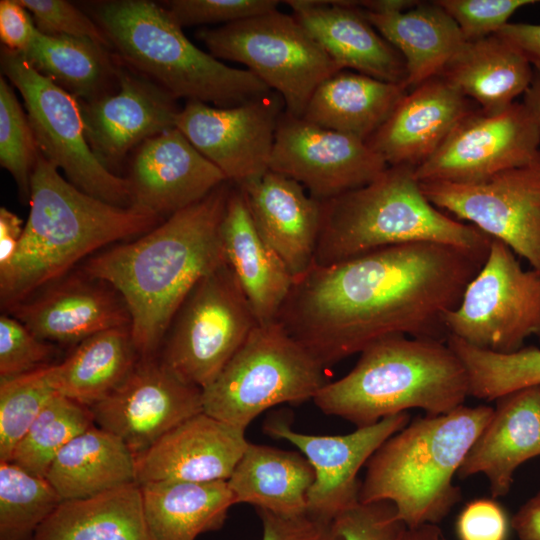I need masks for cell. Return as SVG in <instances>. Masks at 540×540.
<instances>
[{
    "label": "cell",
    "instance_id": "cell-1",
    "mask_svg": "<svg viewBox=\"0 0 540 540\" xmlns=\"http://www.w3.org/2000/svg\"><path fill=\"white\" fill-rule=\"evenodd\" d=\"M487 255L414 242L313 264L294 280L277 321L325 368L390 335L446 342L445 318Z\"/></svg>",
    "mask_w": 540,
    "mask_h": 540
},
{
    "label": "cell",
    "instance_id": "cell-2",
    "mask_svg": "<svg viewBox=\"0 0 540 540\" xmlns=\"http://www.w3.org/2000/svg\"><path fill=\"white\" fill-rule=\"evenodd\" d=\"M233 184L224 182L139 238L89 257L81 271L110 285L130 315L139 357H154L193 287L227 263L222 222Z\"/></svg>",
    "mask_w": 540,
    "mask_h": 540
},
{
    "label": "cell",
    "instance_id": "cell-3",
    "mask_svg": "<svg viewBox=\"0 0 540 540\" xmlns=\"http://www.w3.org/2000/svg\"><path fill=\"white\" fill-rule=\"evenodd\" d=\"M30 211L18 249L0 269L4 309L67 275L82 259L141 236L163 220L92 197L62 177L39 151L30 181Z\"/></svg>",
    "mask_w": 540,
    "mask_h": 540
},
{
    "label": "cell",
    "instance_id": "cell-4",
    "mask_svg": "<svg viewBox=\"0 0 540 540\" xmlns=\"http://www.w3.org/2000/svg\"><path fill=\"white\" fill-rule=\"evenodd\" d=\"M468 396L467 370L446 342L398 334L364 348L353 369L313 401L324 414L363 427L412 408L445 414Z\"/></svg>",
    "mask_w": 540,
    "mask_h": 540
},
{
    "label": "cell",
    "instance_id": "cell-5",
    "mask_svg": "<svg viewBox=\"0 0 540 540\" xmlns=\"http://www.w3.org/2000/svg\"><path fill=\"white\" fill-rule=\"evenodd\" d=\"M493 412L462 405L409 422L366 463L359 501H390L408 529L439 523L461 499L453 479Z\"/></svg>",
    "mask_w": 540,
    "mask_h": 540
},
{
    "label": "cell",
    "instance_id": "cell-6",
    "mask_svg": "<svg viewBox=\"0 0 540 540\" xmlns=\"http://www.w3.org/2000/svg\"><path fill=\"white\" fill-rule=\"evenodd\" d=\"M414 167L388 166L372 182L321 202L314 263L327 266L393 245L434 242L488 253L492 237L454 220L421 191Z\"/></svg>",
    "mask_w": 540,
    "mask_h": 540
},
{
    "label": "cell",
    "instance_id": "cell-7",
    "mask_svg": "<svg viewBox=\"0 0 540 540\" xmlns=\"http://www.w3.org/2000/svg\"><path fill=\"white\" fill-rule=\"evenodd\" d=\"M94 15L118 56L176 99L232 107L272 91L249 70L199 49L155 2L106 1Z\"/></svg>",
    "mask_w": 540,
    "mask_h": 540
},
{
    "label": "cell",
    "instance_id": "cell-8",
    "mask_svg": "<svg viewBox=\"0 0 540 540\" xmlns=\"http://www.w3.org/2000/svg\"><path fill=\"white\" fill-rule=\"evenodd\" d=\"M324 370L279 321L258 323L202 390L203 412L246 430L271 407L313 400L327 383Z\"/></svg>",
    "mask_w": 540,
    "mask_h": 540
},
{
    "label": "cell",
    "instance_id": "cell-9",
    "mask_svg": "<svg viewBox=\"0 0 540 540\" xmlns=\"http://www.w3.org/2000/svg\"><path fill=\"white\" fill-rule=\"evenodd\" d=\"M217 59L247 67L278 93L285 112L302 117L317 86L341 71L293 16L274 10L217 28L196 32Z\"/></svg>",
    "mask_w": 540,
    "mask_h": 540
},
{
    "label": "cell",
    "instance_id": "cell-10",
    "mask_svg": "<svg viewBox=\"0 0 540 540\" xmlns=\"http://www.w3.org/2000/svg\"><path fill=\"white\" fill-rule=\"evenodd\" d=\"M258 324L227 263L204 276L174 316L160 361L182 381L210 385Z\"/></svg>",
    "mask_w": 540,
    "mask_h": 540
},
{
    "label": "cell",
    "instance_id": "cell-11",
    "mask_svg": "<svg viewBox=\"0 0 540 540\" xmlns=\"http://www.w3.org/2000/svg\"><path fill=\"white\" fill-rule=\"evenodd\" d=\"M1 68L20 92L41 154L76 188L102 201L130 207V186L90 148L77 98L36 71L24 57L1 49Z\"/></svg>",
    "mask_w": 540,
    "mask_h": 540
},
{
    "label": "cell",
    "instance_id": "cell-12",
    "mask_svg": "<svg viewBox=\"0 0 540 540\" xmlns=\"http://www.w3.org/2000/svg\"><path fill=\"white\" fill-rule=\"evenodd\" d=\"M448 336L494 353L523 348L540 336V271L524 270L514 252L493 238L487 258L445 318Z\"/></svg>",
    "mask_w": 540,
    "mask_h": 540
},
{
    "label": "cell",
    "instance_id": "cell-13",
    "mask_svg": "<svg viewBox=\"0 0 540 540\" xmlns=\"http://www.w3.org/2000/svg\"><path fill=\"white\" fill-rule=\"evenodd\" d=\"M419 183L433 206L502 241L540 271V154L480 182Z\"/></svg>",
    "mask_w": 540,
    "mask_h": 540
},
{
    "label": "cell",
    "instance_id": "cell-14",
    "mask_svg": "<svg viewBox=\"0 0 540 540\" xmlns=\"http://www.w3.org/2000/svg\"><path fill=\"white\" fill-rule=\"evenodd\" d=\"M539 146V127L523 103L514 102L497 114L473 109L414 174L419 182H480L532 162Z\"/></svg>",
    "mask_w": 540,
    "mask_h": 540
},
{
    "label": "cell",
    "instance_id": "cell-15",
    "mask_svg": "<svg viewBox=\"0 0 540 540\" xmlns=\"http://www.w3.org/2000/svg\"><path fill=\"white\" fill-rule=\"evenodd\" d=\"M285 105L269 93L232 107L186 101L176 128L235 186L269 170L276 129Z\"/></svg>",
    "mask_w": 540,
    "mask_h": 540
},
{
    "label": "cell",
    "instance_id": "cell-16",
    "mask_svg": "<svg viewBox=\"0 0 540 540\" xmlns=\"http://www.w3.org/2000/svg\"><path fill=\"white\" fill-rule=\"evenodd\" d=\"M388 167L366 141L282 113L269 170L299 182L326 201L362 187Z\"/></svg>",
    "mask_w": 540,
    "mask_h": 540
},
{
    "label": "cell",
    "instance_id": "cell-17",
    "mask_svg": "<svg viewBox=\"0 0 540 540\" xmlns=\"http://www.w3.org/2000/svg\"><path fill=\"white\" fill-rule=\"evenodd\" d=\"M90 409L95 425L119 437L137 457L203 412L202 390L182 381L155 356L140 357L126 378Z\"/></svg>",
    "mask_w": 540,
    "mask_h": 540
},
{
    "label": "cell",
    "instance_id": "cell-18",
    "mask_svg": "<svg viewBox=\"0 0 540 540\" xmlns=\"http://www.w3.org/2000/svg\"><path fill=\"white\" fill-rule=\"evenodd\" d=\"M410 422L407 412L398 413L346 435H312L293 430L284 420H270L264 432L298 448L311 464L315 479L307 495V513L332 522L343 510L359 501L357 475L377 449Z\"/></svg>",
    "mask_w": 540,
    "mask_h": 540
},
{
    "label": "cell",
    "instance_id": "cell-19",
    "mask_svg": "<svg viewBox=\"0 0 540 540\" xmlns=\"http://www.w3.org/2000/svg\"><path fill=\"white\" fill-rule=\"evenodd\" d=\"M79 103L87 142L112 173L133 148L176 127L180 111L166 90L123 66L115 93Z\"/></svg>",
    "mask_w": 540,
    "mask_h": 540
},
{
    "label": "cell",
    "instance_id": "cell-20",
    "mask_svg": "<svg viewBox=\"0 0 540 540\" xmlns=\"http://www.w3.org/2000/svg\"><path fill=\"white\" fill-rule=\"evenodd\" d=\"M127 179L130 207L163 221L227 181L176 127L136 148Z\"/></svg>",
    "mask_w": 540,
    "mask_h": 540
},
{
    "label": "cell",
    "instance_id": "cell-21",
    "mask_svg": "<svg viewBox=\"0 0 540 540\" xmlns=\"http://www.w3.org/2000/svg\"><path fill=\"white\" fill-rule=\"evenodd\" d=\"M38 292L7 311L43 341L78 344L105 330L130 327V315L121 296L81 270Z\"/></svg>",
    "mask_w": 540,
    "mask_h": 540
},
{
    "label": "cell",
    "instance_id": "cell-22",
    "mask_svg": "<svg viewBox=\"0 0 540 540\" xmlns=\"http://www.w3.org/2000/svg\"><path fill=\"white\" fill-rule=\"evenodd\" d=\"M248 444L244 429L200 412L136 457L137 483L227 481Z\"/></svg>",
    "mask_w": 540,
    "mask_h": 540
},
{
    "label": "cell",
    "instance_id": "cell-23",
    "mask_svg": "<svg viewBox=\"0 0 540 540\" xmlns=\"http://www.w3.org/2000/svg\"><path fill=\"white\" fill-rule=\"evenodd\" d=\"M473 109L468 98L436 76L407 91L366 143L388 166L416 168Z\"/></svg>",
    "mask_w": 540,
    "mask_h": 540
},
{
    "label": "cell",
    "instance_id": "cell-24",
    "mask_svg": "<svg viewBox=\"0 0 540 540\" xmlns=\"http://www.w3.org/2000/svg\"><path fill=\"white\" fill-rule=\"evenodd\" d=\"M237 187L260 236L294 279L303 275L314 263L321 201L307 194L299 182L271 170Z\"/></svg>",
    "mask_w": 540,
    "mask_h": 540
},
{
    "label": "cell",
    "instance_id": "cell-25",
    "mask_svg": "<svg viewBox=\"0 0 540 540\" xmlns=\"http://www.w3.org/2000/svg\"><path fill=\"white\" fill-rule=\"evenodd\" d=\"M293 16L340 67L405 86L401 54L350 0H286ZM406 87V86H405Z\"/></svg>",
    "mask_w": 540,
    "mask_h": 540
},
{
    "label": "cell",
    "instance_id": "cell-26",
    "mask_svg": "<svg viewBox=\"0 0 540 540\" xmlns=\"http://www.w3.org/2000/svg\"><path fill=\"white\" fill-rule=\"evenodd\" d=\"M469 449L457 476L483 474L492 498L506 496L516 469L540 456V386L504 395Z\"/></svg>",
    "mask_w": 540,
    "mask_h": 540
},
{
    "label": "cell",
    "instance_id": "cell-27",
    "mask_svg": "<svg viewBox=\"0 0 540 540\" xmlns=\"http://www.w3.org/2000/svg\"><path fill=\"white\" fill-rule=\"evenodd\" d=\"M221 233L227 264L244 291L258 323L277 320L295 279L260 236L243 193L234 184Z\"/></svg>",
    "mask_w": 540,
    "mask_h": 540
},
{
    "label": "cell",
    "instance_id": "cell-28",
    "mask_svg": "<svg viewBox=\"0 0 540 540\" xmlns=\"http://www.w3.org/2000/svg\"><path fill=\"white\" fill-rule=\"evenodd\" d=\"M486 114H497L529 88L534 71L524 54L494 34L465 41L438 75Z\"/></svg>",
    "mask_w": 540,
    "mask_h": 540
},
{
    "label": "cell",
    "instance_id": "cell-29",
    "mask_svg": "<svg viewBox=\"0 0 540 540\" xmlns=\"http://www.w3.org/2000/svg\"><path fill=\"white\" fill-rule=\"evenodd\" d=\"M361 11L403 57L407 90L438 76L465 42L456 22L437 1L418 2L404 11Z\"/></svg>",
    "mask_w": 540,
    "mask_h": 540
},
{
    "label": "cell",
    "instance_id": "cell-30",
    "mask_svg": "<svg viewBox=\"0 0 540 540\" xmlns=\"http://www.w3.org/2000/svg\"><path fill=\"white\" fill-rule=\"evenodd\" d=\"M407 91L401 84L341 70L317 86L301 118L367 141Z\"/></svg>",
    "mask_w": 540,
    "mask_h": 540
},
{
    "label": "cell",
    "instance_id": "cell-31",
    "mask_svg": "<svg viewBox=\"0 0 540 540\" xmlns=\"http://www.w3.org/2000/svg\"><path fill=\"white\" fill-rule=\"evenodd\" d=\"M314 479V470L301 453L249 442L227 483L235 504L295 517L307 513Z\"/></svg>",
    "mask_w": 540,
    "mask_h": 540
},
{
    "label": "cell",
    "instance_id": "cell-32",
    "mask_svg": "<svg viewBox=\"0 0 540 540\" xmlns=\"http://www.w3.org/2000/svg\"><path fill=\"white\" fill-rule=\"evenodd\" d=\"M45 478L63 501L88 498L137 483L136 456L94 424L63 447Z\"/></svg>",
    "mask_w": 540,
    "mask_h": 540
},
{
    "label": "cell",
    "instance_id": "cell-33",
    "mask_svg": "<svg viewBox=\"0 0 540 540\" xmlns=\"http://www.w3.org/2000/svg\"><path fill=\"white\" fill-rule=\"evenodd\" d=\"M153 540H195L222 528L235 504L226 480L160 481L140 485Z\"/></svg>",
    "mask_w": 540,
    "mask_h": 540
},
{
    "label": "cell",
    "instance_id": "cell-34",
    "mask_svg": "<svg viewBox=\"0 0 540 540\" xmlns=\"http://www.w3.org/2000/svg\"><path fill=\"white\" fill-rule=\"evenodd\" d=\"M32 540H153L138 483L62 501Z\"/></svg>",
    "mask_w": 540,
    "mask_h": 540
},
{
    "label": "cell",
    "instance_id": "cell-35",
    "mask_svg": "<svg viewBox=\"0 0 540 540\" xmlns=\"http://www.w3.org/2000/svg\"><path fill=\"white\" fill-rule=\"evenodd\" d=\"M139 358L130 327H119L81 341L47 373L56 393L91 407L126 378Z\"/></svg>",
    "mask_w": 540,
    "mask_h": 540
},
{
    "label": "cell",
    "instance_id": "cell-36",
    "mask_svg": "<svg viewBox=\"0 0 540 540\" xmlns=\"http://www.w3.org/2000/svg\"><path fill=\"white\" fill-rule=\"evenodd\" d=\"M106 48L89 38L52 36L37 30L21 55L36 71L79 101H92L111 94V84H118L120 65Z\"/></svg>",
    "mask_w": 540,
    "mask_h": 540
},
{
    "label": "cell",
    "instance_id": "cell-37",
    "mask_svg": "<svg viewBox=\"0 0 540 540\" xmlns=\"http://www.w3.org/2000/svg\"><path fill=\"white\" fill-rule=\"evenodd\" d=\"M94 424L90 407L56 393L16 445L8 462L45 478L63 447Z\"/></svg>",
    "mask_w": 540,
    "mask_h": 540
},
{
    "label": "cell",
    "instance_id": "cell-38",
    "mask_svg": "<svg viewBox=\"0 0 540 540\" xmlns=\"http://www.w3.org/2000/svg\"><path fill=\"white\" fill-rule=\"evenodd\" d=\"M447 344L467 370L470 396L496 401L516 390L540 386V349L537 347L501 354L474 347L451 335Z\"/></svg>",
    "mask_w": 540,
    "mask_h": 540
},
{
    "label": "cell",
    "instance_id": "cell-39",
    "mask_svg": "<svg viewBox=\"0 0 540 540\" xmlns=\"http://www.w3.org/2000/svg\"><path fill=\"white\" fill-rule=\"evenodd\" d=\"M62 501L46 478L0 462V540H32Z\"/></svg>",
    "mask_w": 540,
    "mask_h": 540
},
{
    "label": "cell",
    "instance_id": "cell-40",
    "mask_svg": "<svg viewBox=\"0 0 540 540\" xmlns=\"http://www.w3.org/2000/svg\"><path fill=\"white\" fill-rule=\"evenodd\" d=\"M47 367L0 377V462H8L45 404L56 394Z\"/></svg>",
    "mask_w": 540,
    "mask_h": 540
},
{
    "label": "cell",
    "instance_id": "cell-41",
    "mask_svg": "<svg viewBox=\"0 0 540 540\" xmlns=\"http://www.w3.org/2000/svg\"><path fill=\"white\" fill-rule=\"evenodd\" d=\"M39 149L13 88L0 77V164L14 178L20 198H30L31 175Z\"/></svg>",
    "mask_w": 540,
    "mask_h": 540
},
{
    "label": "cell",
    "instance_id": "cell-42",
    "mask_svg": "<svg viewBox=\"0 0 540 540\" xmlns=\"http://www.w3.org/2000/svg\"><path fill=\"white\" fill-rule=\"evenodd\" d=\"M331 527L341 540H402L408 529L394 504L386 500L358 501L340 512Z\"/></svg>",
    "mask_w": 540,
    "mask_h": 540
},
{
    "label": "cell",
    "instance_id": "cell-43",
    "mask_svg": "<svg viewBox=\"0 0 540 540\" xmlns=\"http://www.w3.org/2000/svg\"><path fill=\"white\" fill-rule=\"evenodd\" d=\"M56 347L31 333L12 315L0 317V377H14L49 366Z\"/></svg>",
    "mask_w": 540,
    "mask_h": 540
},
{
    "label": "cell",
    "instance_id": "cell-44",
    "mask_svg": "<svg viewBox=\"0 0 540 540\" xmlns=\"http://www.w3.org/2000/svg\"><path fill=\"white\" fill-rule=\"evenodd\" d=\"M276 0H170L163 2L172 18L181 26L222 24L277 10Z\"/></svg>",
    "mask_w": 540,
    "mask_h": 540
},
{
    "label": "cell",
    "instance_id": "cell-45",
    "mask_svg": "<svg viewBox=\"0 0 540 540\" xmlns=\"http://www.w3.org/2000/svg\"><path fill=\"white\" fill-rule=\"evenodd\" d=\"M534 0H438L453 18L465 41H476L496 34L513 13Z\"/></svg>",
    "mask_w": 540,
    "mask_h": 540
},
{
    "label": "cell",
    "instance_id": "cell-46",
    "mask_svg": "<svg viewBox=\"0 0 540 540\" xmlns=\"http://www.w3.org/2000/svg\"><path fill=\"white\" fill-rule=\"evenodd\" d=\"M31 14L36 29L46 35L89 38L111 47L100 26L73 4L64 0H18Z\"/></svg>",
    "mask_w": 540,
    "mask_h": 540
},
{
    "label": "cell",
    "instance_id": "cell-47",
    "mask_svg": "<svg viewBox=\"0 0 540 540\" xmlns=\"http://www.w3.org/2000/svg\"><path fill=\"white\" fill-rule=\"evenodd\" d=\"M509 519L495 498H479L468 502L456 521L459 540H507Z\"/></svg>",
    "mask_w": 540,
    "mask_h": 540
},
{
    "label": "cell",
    "instance_id": "cell-48",
    "mask_svg": "<svg viewBox=\"0 0 540 540\" xmlns=\"http://www.w3.org/2000/svg\"><path fill=\"white\" fill-rule=\"evenodd\" d=\"M262 522V540H341L327 522L308 513L285 517L266 510H257Z\"/></svg>",
    "mask_w": 540,
    "mask_h": 540
},
{
    "label": "cell",
    "instance_id": "cell-49",
    "mask_svg": "<svg viewBox=\"0 0 540 540\" xmlns=\"http://www.w3.org/2000/svg\"><path fill=\"white\" fill-rule=\"evenodd\" d=\"M36 32L31 14L18 0L0 1V39L4 48L23 54Z\"/></svg>",
    "mask_w": 540,
    "mask_h": 540
},
{
    "label": "cell",
    "instance_id": "cell-50",
    "mask_svg": "<svg viewBox=\"0 0 540 540\" xmlns=\"http://www.w3.org/2000/svg\"><path fill=\"white\" fill-rule=\"evenodd\" d=\"M496 34L515 45L540 73V25L507 23Z\"/></svg>",
    "mask_w": 540,
    "mask_h": 540
},
{
    "label": "cell",
    "instance_id": "cell-51",
    "mask_svg": "<svg viewBox=\"0 0 540 540\" xmlns=\"http://www.w3.org/2000/svg\"><path fill=\"white\" fill-rule=\"evenodd\" d=\"M23 220L6 207L0 208V269L14 257L24 231Z\"/></svg>",
    "mask_w": 540,
    "mask_h": 540
},
{
    "label": "cell",
    "instance_id": "cell-52",
    "mask_svg": "<svg viewBox=\"0 0 540 540\" xmlns=\"http://www.w3.org/2000/svg\"><path fill=\"white\" fill-rule=\"evenodd\" d=\"M511 526L519 540H540V492L520 507Z\"/></svg>",
    "mask_w": 540,
    "mask_h": 540
},
{
    "label": "cell",
    "instance_id": "cell-53",
    "mask_svg": "<svg viewBox=\"0 0 540 540\" xmlns=\"http://www.w3.org/2000/svg\"><path fill=\"white\" fill-rule=\"evenodd\" d=\"M419 1L413 0H364L354 1L359 9L372 13L404 11L415 6Z\"/></svg>",
    "mask_w": 540,
    "mask_h": 540
},
{
    "label": "cell",
    "instance_id": "cell-54",
    "mask_svg": "<svg viewBox=\"0 0 540 540\" xmlns=\"http://www.w3.org/2000/svg\"><path fill=\"white\" fill-rule=\"evenodd\" d=\"M523 104L534 117L540 130V73L535 71L532 82L524 93Z\"/></svg>",
    "mask_w": 540,
    "mask_h": 540
},
{
    "label": "cell",
    "instance_id": "cell-55",
    "mask_svg": "<svg viewBox=\"0 0 540 540\" xmlns=\"http://www.w3.org/2000/svg\"><path fill=\"white\" fill-rule=\"evenodd\" d=\"M402 540H446L437 524H424L407 529Z\"/></svg>",
    "mask_w": 540,
    "mask_h": 540
}]
</instances>
